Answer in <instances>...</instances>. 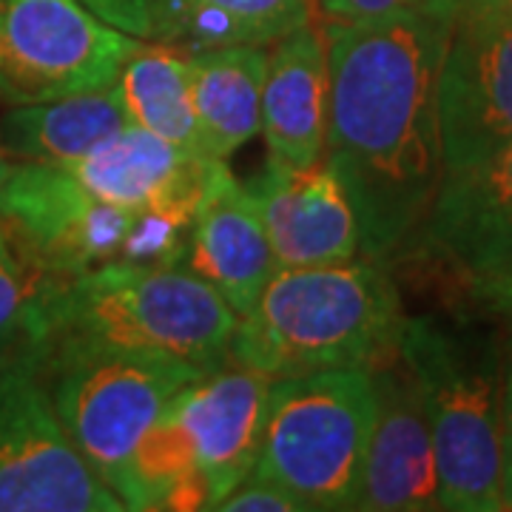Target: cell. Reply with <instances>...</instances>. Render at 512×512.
Listing matches in <instances>:
<instances>
[{
  "instance_id": "cell-12",
  "label": "cell",
  "mask_w": 512,
  "mask_h": 512,
  "mask_svg": "<svg viewBox=\"0 0 512 512\" xmlns=\"http://www.w3.org/2000/svg\"><path fill=\"white\" fill-rule=\"evenodd\" d=\"M245 188L265 225L276 268L336 265L362 254L348 188L325 157L305 168L268 160Z\"/></svg>"
},
{
  "instance_id": "cell-25",
  "label": "cell",
  "mask_w": 512,
  "mask_h": 512,
  "mask_svg": "<svg viewBox=\"0 0 512 512\" xmlns=\"http://www.w3.org/2000/svg\"><path fill=\"white\" fill-rule=\"evenodd\" d=\"M507 345L501 348V504L512 510V313Z\"/></svg>"
},
{
  "instance_id": "cell-15",
  "label": "cell",
  "mask_w": 512,
  "mask_h": 512,
  "mask_svg": "<svg viewBox=\"0 0 512 512\" xmlns=\"http://www.w3.org/2000/svg\"><path fill=\"white\" fill-rule=\"evenodd\" d=\"M211 165L214 160L128 123L69 171L97 200L128 214L174 211L194 220Z\"/></svg>"
},
{
  "instance_id": "cell-10",
  "label": "cell",
  "mask_w": 512,
  "mask_h": 512,
  "mask_svg": "<svg viewBox=\"0 0 512 512\" xmlns=\"http://www.w3.org/2000/svg\"><path fill=\"white\" fill-rule=\"evenodd\" d=\"M131 214L97 200L69 168L23 163L0 188V228L20 254L52 276L120 259Z\"/></svg>"
},
{
  "instance_id": "cell-1",
  "label": "cell",
  "mask_w": 512,
  "mask_h": 512,
  "mask_svg": "<svg viewBox=\"0 0 512 512\" xmlns=\"http://www.w3.org/2000/svg\"><path fill=\"white\" fill-rule=\"evenodd\" d=\"M453 9L322 23L328 37L325 160L348 188L362 256L393 265L419 239L444 157L439 74Z\"/></svg>"
},
{
  "instance_id": "cell-9",
  "label": "cell",
  "mask_w": 512,
  "mask_h": 512,
  "mask_svg": "<svg viewBox=\"0 0 512 512\" xmlns=\"http://www.w3.org/2000/svg\"><path fill=\"white\" fill-rule=\"evenodd\" d=\"M444 174L484 163L512 143V12L456 9L439 74Z\"/></svg>"
},
{
  "instance_id": "cell-23",
  "label": "cell",
  "mask_w": 512,
  "mask_h": 512,
  "mask_svg": "<svg viewBox=\"0 0 512 512\" xmlns=\"http://www.w3.org/2000/svg\"><path fill=\"white\" fill-rule=\"evenodd\" d=\"M410 9H453V3L450 0H313V15L322 23L373 20L396 12H410Z\"/></svg>"
},
{
  "instance_id": "cell-20",
  "label": "cell",
  "mask_w": 512,
  "mask_h": 512,
  "mask_svg": "<svg viewBox=\"0 0 512 512\" xmlns=\"http://www.w3.org/2000/svg\"><path fill=\"white\" fill-rule=\"evenodd\" d=\"M311 20L313 0H154L151 40L185 52L271 46Z\"/></svg>"
},
{
  "instance_id": "cell-18",
  "label": "cell",
  "mask_w": 512,
  "mask_h": 512,
  "mask_svg": "<svg viewBox=\"0 0 512 512\" xmlns=\"http://www.w3.org/2000/svg\"><path fill=\"white\" fill-rule=\"evenodd\" d=\"M191 100L202 157L228 160L262 126L268 46H222L191 52Z\"/></svg>"
},
{
  "instance_id": "cell-21",
  "label": "cell",
  "mask_w": 512,
  "mask_h": 512,
  "mask_svg": "<svg viewBox=\"0 0 512 512\" xmlns=\"http://www.w3.org/2000/svg\"><path fill=\"white\" fill-rule=\"evenodd\" d=\"M191 52L143 40L117 74L126 120L202 157L191 100Z\"/></svg>"
},
{
  "instance_id": "cell-11",
  "label": "cell",
  "mask_w": 512,
  "mask_h": 512,
  "mask_svg": "<svg viewBox=\"0 0 512 512\" xmlns=\"http://www.w3.org/2000/svg\"><path fill=\"white\" fill-rule=\"evenodd\" d=\"M370 376L376 407L356 510H441L436 450L416 376L402 353L373 367Z\"/></svg>"
},
{
  "instance_id": "cell-3",
  "label": "cell",
  "mask_w": 512,
  "mask_h": 512,
  "mask_svg": "<svg viewBox=\"0 0 512 512\" xmlns=\"http://www.w3.org/2000/svg\"><path fill=\"white\" fill-rule=\"evenodd\" d=\"M407 316L390 265L356 256L316 268H276L237 319L228 362L271 379L384 365L399 356Z\"/></svg>"
},
{
  "instance_id": "cell-24",
  "label": "cell",
  "mask_w": 512,
  "mask_h": 512,
  "mask_svg": "<svg viewBox=\"0 0 512 512\" xmlns=\"http://www.w3.org/2000/svg\"><path fill=\"white\" fill-rule=\"evenodd\" d=\"M217 510L222 512H308L305 504L299 498H293L288 490L276 487L265 478L248 476L239 481L231 493L222 498L217 504Z\"/></svg>"
},
{
  "instance_id": "cell-22",
  "label": "cell",
  "mask_w": 512,
  "mask_h": 512,
  "mask_svg": "<svg viewBox=\"0 0 512 512\" xmlns=\"http://www.w3.org/2000/svg\"><path fill=\"white\" fill-rule=\"evenodd\" d=\"M52 279L20 254L0 228V365L35 342L43 293Z\"/></svg>"
},
{
  "instance_id": "cell-26",
  "label": "cell",
  "mask_w": 512,
  "mask_h": 512,
  "mask_svg": "<svg viewBox=\"0 0 512 512\" xmlns=\"http://www.w3.org/2000/svg\"><path fill=\"white\" fill-rule=\"evenodd\" d=\"M120 32L140 40H151L154 32V0H80Z\"/></svg>"
},
{
  "instance_id": "cell-8",
  "label": "cell",
  "mask_w": 512,
  "mask_h": 512,
  "mask_svg": "<svg viewBox=\"0 0 512 512\" xmlns=\"http://www.w3.org/2000/svg\"><path fill=\"white\" fill-rule=\"evenodd\" d=\"M77 453L26 353L0 365V512H120Z\"/></svg>"
},
{
  "instance_id": "cell-13",
  "label": "cell",
  "mask_w": 512,
  "mask_h": 512,
  "mask_svg": "<svg viewBox=\"0 0 512 512\" xmlns=\"http://www.w3.org/2000/svg\"><path fill=\"white\" fill-rule=\"evenodd\" d=\"M271 382L259 370L225 362L171 399L194 441L200 478L208 487V510H217L222 498L254 470Z\"/></svg>"
},
{
  "instance_id": "cell-5",
  "label": "cell",
  "mask_w": 512,
  "mask_h": 512,
  "mask_svg": "<svg viewBox=\"0 0 512 512\" xmlns=\"http://www.w3.org/2000/svg\"><path fill=\"white\" fill-rule=\"evenodd\" d=\"M373 407V376L362 367L274 379L251 476L288 490L305 510H356Z\"/></svg>"
},
{
  "instance_id": "cell-30",
  "label": "cell",
  "mask_w": 512,
  "mask_h": 512,
  "mask_svg": "<svg viewBox=\"0 0 512 512\" xmlns=\"http://www.w3.org/2000/svg\"><path fill=\"white\" fill-rule=\"evenodd\" d=\"M504 9H510V12H512V3H507V6H504Z\"/></svg>"
},
{
  "instance_id": "cell-16",
  "label": "cell",
  "mask_w": 512,
  "mask_h": 512,
  "mask_svg": "<svg viewBox=\"0 0 512 512\" xmlns=\"http://www.w3.org/2000/svg\"><path fill=\"white\" fill-rule=\"evenodd\" d=\"M185 268L245 316L276 271L274 251L245 185L214 160L185 248Z\"/></svg>"
},
{
  "instance_id": "cell-14",
  "label": "cell",
  "mask_w": 512,
  "mask_h": 512,
  "mask_svg": "<svg viewBox=\"0 0 512 512\" xmlns=\"http://www.w3.org/2000/svg\"><path fill=\"white\" fill-rule=\"evenodd\" d=\"M419 239L467 282L512 265V143L441 177Z\"/></svg>"
},
{
  "instance_id": "cell-2",
  "label": "cell",
  "mask_w": 512,
  "mask_h": 512,
  "mask_svg": "<svg viewBox=\"0 0 512 512\" xmlns=\"http://www.w3.org/2000/svg\"><path fill=\"white\" fill-rule=\"evenodd\" d=\"M237 313L188 268L111 259L83 274L55 276L43 293L35 342L40 367L77 356L160 353L202 370L228 362Z\"/></svg>"
},
{
  "instance_id": "cell-27",
  "label": "cell",
  "mask_w": 512,
  "mask_h": 512,
  "mask_svg": "<svg viewBox=\"0 0 512 512\" xmlns=\"http://www.w3.org/2000/svg\"><path fill=\"white\" fill-rule=\"evenodd\" d=\"M473 299L495 316H510L512 313V265L498 271V274L481 276L470 282Z\"/></svg>"
},
{
  "instance_id": "cell-19",
  "label": "cell",
  "mask_w": 512,
  "mask_h": 512,
  "mask_svg": "<svg viewBox=\"0 0 512 512\" xmlns=\"http://www.w3.org/2000/svg\"><path fill=\"white\" fill-rule=\"evenodd\" d=\"M128 126L117 83L46 103L12 106L0 120V146L26 163L69 168Z\"/></svg>"
},
{
  "instance_id": "cell-17",
  "label": "cell",
  "mask_w": 512,
  "mask_h": 512,
  "mask_svg": "<svg viewBox=\"0 0 512 512\" xmlns=\"http://www.w3.org/2000/svg\"><path fill=\"white\" fill-rule=\"evenodd\" d=\"M268 49L262 83V137L268 160L288 168H305L325 157L328 137V37L319 20Z\"/></svg>"
},
{
  "instance_id": "cell-6",
  "label": "cell",
  "mask_w": 512,
  "mask_h": 512,
  "mask_svg": "<svg viewBox=\"0 0 512 512\" xmlns=\"http://www.w3.org/2000/svg\"><path fill=\"white\" fill-rule=\"evenodd\" d=\"M37 373L77 453L123 501L128 464L143 433L208 370L160 353H114L60 359Z\"/></svg>"
},
{
  "instance_id": "cell-28",
  "label": "cell",
  "mask_w": 512,
  "mask_h": 512,
  "mask_svg": "<svg viewBox=\"0 0 512 512\" xmlns=\"http://www.w3.org/2000/svg\"><path fill=\"white\" fill-rule=\"evenodd\" d=\"M453 9H464V6H507L512 0H450Z\"/></svg>"
},
{
  "instance_id": "cell-29",
  "label": "cell",
  "mask_w": 512,
  "mask_h": 512,
  "mask_svg": "<svg viewBox=\"0 0 512 512\" xmlns=\"http://www.w3.org/2000/svg\"><path fill=\"white\" fill-rule=\"evenodd\" d=\"M9 168H12V165L6 163V157H3V148H0V188H3L6 177H9Z\"/></svg>"
},
{
  "instance_id": "cell-7",
  "label": "cell",
  "mask_w": 512,
  "mask_h": 512,
  "mask_svg": "<svg viewBox=\"0 0 512 512\" xmlns=\"http://www.w3.org/2000/svg\"><path fill=\"white\" fill-rule=\"evenodd\" d=\"M140 43L80 0H0V100L29 106L109 89Z\"/></svg>"
},
{
  "instance_id": "cell-4",
  "label": "cell",
  "mask_w": 512,
  "mask_h": 512,
  "mask_svg": "<svg viewBox=\"0 0 512 512\" xmlns=\"http://www.w3.org/2000/svg\"><path fill=\"white\" fill-rule=\"evenodd\" d=\"M399 353L430 421L441 510H504L498 339L439 316H413L404 322Z\"/></svg>"
}]
</instances>
